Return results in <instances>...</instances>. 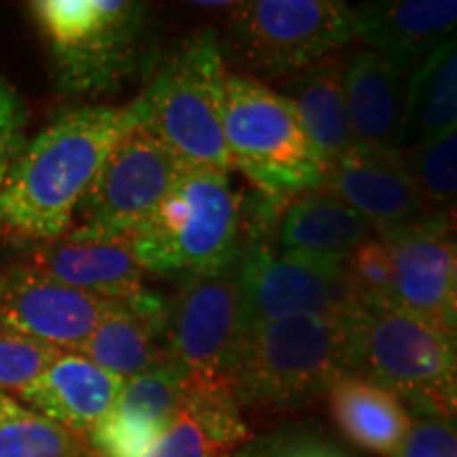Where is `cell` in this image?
Returning a JSON list of instances; mask_svg holds the SVG:
<instances>
[{
    "mask_svg": "<svg viewBox=\"0 0 457 457\" xmlns=\"http://www.w3.org/2000/svg\"><path fill=\"white\" fill-rule=\"evenodd\" d=\"M228 457H350L339 445H335L322 434L303 430V428H286L254 441L244 443Z\"/></svg>",
    "mask_w": 457,
    "mask_h": 457,
    "instance_id": "obj_30",
    "label": "cell"
},
{
    "mask_svg": "<svg viewBox=\"0 0 457 457\" xmlns=\"http://www.w3.org/2000/svg\"><path fill=\"white\" fill-rule=\"evenodd\" d=\"M0 457H89L83 436L0 392Z\"/></svg>",
    "mask_w": 457,
    "mask_h": 457,
    "instance_id": "obj_26",
    "label": "cell"
},
{
    "mask_svg": "<svg viewBox=\"0 0 457 457\" xmlns=\"http://www.w3.org/2000/svg\"><path fill=\"white\" fill-rule=\"evenodd\" d=\"M26 146V138L21 134V129L15 131H4L0 134V187L7 180L11 168L17 162V157L21 155Z\"/></svg>",
    "mask_w": 457,
    "mask_h": 457,
    "instance_id": "obj_33",
    "label": "cell"
},
{
    "mask_svg": "<svg viewBox=\"0 0 457 457\" xmlns=\"http://www.w3.org/2000/svg\"><path fill=\"white\" fill-rule=\"evenodd\" d=\"M222 128L233 168L265 199L288 205L322 188L327 170L299 114L265 83L248 74H227Z\"/></svg>",
    "mask_w": 457,
    "mask_h": 457,
    "instance_id": "obj_7",
    "label": "cell"
},
{
    "mask_svg": "<svg viewBox=\"0 0 457 457\" xmlns=\"http://www.w3.org/2000/svg\"><path fill=\"white\" fill-rule=\"evenodd\" d=\"M225 57L212 28L180 41L155 62L134 100L140 123L185 165L231 171L225 128Z\"/></svg>",
    "mask_w": 457,
    "mask_h": 457,
    "instance_id": "obj_5",
    "label": "cell"
},
{
    "mask_svg": "<svg viewBox=\"0 0 457 457\" xmlns=\"http://www.w3.org/2000/svg\"><path fill=\"white\" fill-rule=\"evenodd\" d=\"M125 384L77 352H62L45 373L20 392L32 411L79 436H87L108 413Z\"/></svg>",
    "mask_w": 457,
    "mask_h": 457,
    "instance_id": "obj_19",
    "label": "cell"
},
{
    "mask_svg": "<svg viewBox=\"0 0 457 457\" xmlns=\"http://www.w3.org/2000/svg\"><path fill=\"white\" fill-rule=\"evenodd\" d=\"M453 220L441 214L379 233L394 262V303L445 333L451 328V276L457 237Z\"/></svg>",
    "mask_w": 457,
    "mask_h": 457,
    "instance_id": "obj_13",
    "label": "cell"
},
{
    "mask_svg": "<svg viewBox=\"0 0 457 457\" xmlns=\"http://www.w3.org/2000/svg\"><path fill=\"white\" fill-rule=\"evenodd\" d=\"M28 111L20 94L0 77V134L21 129L26 123Z\"/></svg>",
    "mask_w": 457,
    "mask_h": 457,
    "instance_id": "obj_32",
    "label": "cell"
},
{
    "mask_svg": "<svg viewBox=\"0 0 457 457\" xmlns=\"http://www.w3.org/2000/svg\"><path fill=\"white\" fill-rule=\"evenodd\" d=\"M356 375L367 377L420 415L457 417V337L394 301L353 313Z\"/></svg>",
    "mask_w": 457,
    "mask_h": 457,
    "instance_id": "obj_6",
    "label": "cell"
},
{
    "mask_svg": "<svg viewBox=\"0 0 457 457\" xmlns=\"http://www.w3.org/2000/svg\"><path fill=\"white\" fill-rule=\"evenodd\" d=\"M244 222V195L228 171L185 165L128 242L145 271L214 276L242 254Z\"/></svg>",
    "mask_w": 457,
    "mask_h": 457,
    "instance_id": "obj_4",
    "label": "cell"
},
{
    "mask_svg": "<svg viewBox=\"0 0 457 457\" xmlns=\"http://www.w3.org/2000/svg\"><path fill=\"white\" fill-rule=\"evenodd\" d=\"M392 457H457V417L420 415Z\"/></svg>",
    "mask_w": 457,
    "mask_h": 457,
    "instance_id": "obj_31",
    "label": "cell"
},
{
    "mask_svg": "<svg viewBox=\"0 0 457 457\" xmlns=\"http://www.w3.org/2000/svg\"><path fill=\"white\" fill-rule=\"evenodd\" d=\"M185 163L145 125H136L112 153L81 199L66 239L114 242L131 233L157 210L179 180Z\"/></svg>",
    "mask_w": 457,
    "mask_h": 457,
    "instance_id": "obj_9",
    "label": "cell"
},
{
    "mask_svg": "<svg viewBox=\"0 0 457 457\" xmlns=\"http://www.w3.org/2000/svg\"><path fill=\"white\" fill-rule=\"evenodd\" d=\"M62 96H100L155 66L151 7L131 0H37Z\"/></svg>",
    "mask_w": 457,
    "mask_h": 457,
    "instance_id": "obj_2",
    "label": "cell"
},
{
    "mask_svg": "<svg viewBox=\"0 0 457 457\" xmlns=\"http://www.w3.org/2000/svg\"><path fill=\"white\" fill-rule=\"evenodd\" d=\"M328 400L343 436L369 453L392 457L413 426L404 404L367 377H341L328 390Z\"/></svg>",
    "mask_w": 457,
    "mask_h": 457,
    "instance_id": "obj_23",
    "label": "cell"
},
{
    "mask_svg": "<svg viewBox=\"0 0 457 457\" xmlns=\"http://www.w3.org/2000/svg\"><path fill=\"white\" fill-rule=\"evenodd\" d=\"M411 77L413 74L390 57L370 49L347 60L345 102L353 146L398 151L403 145Z\"/></svg>",
    "mask_w": 457,
    "mask_h": 457,
    "instance_id": "obj_18",
    "label": "cell"
},
{
    "mask_svg": "<svg viewBox=\"0 0 457 457\" xmlns=\"http://www.w3.org/2000/svg\"><path fill=\"white\" fill-rule=\"evenodd\" d=\"M373 227L327 188L295 197L278 220V239L284 253L350 254L373 237Z\"/></svg>",
    "mask_w": 457,
    "mask_h": 457,
    "instance_id": "obj_24",
    "label": "cell"
},
{
    "mask_svg": "<svg viewBox=\"0 0 457 457\" xmlns=\"http://www.w3.org/2000/svg\"><path fill=\"white\" fill-rule=\"evenodd\" d=\"M250 441L228 384H188L182 409L148 457H228Z\"/></svg>",
    "mask_w": 457,
    "mask_h": 457,
    "instance_id": "obj_21",
    "label": "cell"
},
{
    "mask_svg": "<svg viewBox=\"0 0 457 457\" xmlns=\"http://www.w3.org/2000/svg\"><path fill=\"white\" fill-rule=\"evenodd\" d=\"M244 337L236 265L214 276L185 278L168 303L165 364L188 384L231 386Z\"/></svg>",
    "mask_w": 457,
    "mask_h": 457,
    "instance_id": "obj_11",
    "label": "cell"
},
{
    "mask_svg": "<svg viewBox=\"0 0 457 457\" xmlns=\"http://www.w3.org/2000/svg\"><path fill=\"white\" fill-rule=\"evenodd\" d=\"M352 11L353 38L411 74L457 38V0H386Z\"/></svg>",
    "mask_w": 457,
    "mask_h": 457,
    "instance_id": "obj_16",
    "label": "cell"
},
{
    "mask_svg": "<svg viewBox=\"0 0 457 457\" xmlns=\"http://www.w3.org/2000/svg\"><path fill=\"white\" fill-rule=\"evenodd\" d=\"M165 328L168 303L140 288L112 301L104 320L77 353L128 381L163 367Z\"/></svg>",
    "mask_w": 457,
    "mask_h": 457,
    "instance_id": "obj_17",
    "label": "cell"
},
{
    "mask_svg": "<svg viewBox=\"0 0 457 457\" xmlns=\"http://www.w3.org/2000/svg\"><path fill=\"white\" fill-rule=\"evenodd\" d=\"M114 299L57 284L30 267H20L0 279V327L20 330L60 352H79Z\"/></svg>",
    "mask_w": 457,
    "mask_h": 457,
    "instance_id": "obj_12",
    "label": "cell"
},
{
    "mask_svg": "<svg viewBox=\"0 0 457 457\" xmlns=\"http://www.w3.org/2000/svg\"><path fill=\"white\" fill-rule=\"evenodd\" d=\"M400 151L430 214L453 220L457 216V131Z\"/></svg>",
    "mask_w": 457,
    "mask_h": 457,
    "instance_id": "obj_27",
    "label": "cell"
},
{
    "mask_svg": "<svg viewBox=\"0 0 457 457\" xmlns=\"http://www.w3.org/2000/svg\"><path fill=\"white\" fill-rule=\"evenodd\" d=\"M347 270L360 303L394 301V262L381 237H369L347 254Z\"/></svg>",
    "mask_w": 457,
    "mask_h": 457,
    "instance_id": "obj_29",
    "label": "cell"
},
{
    "mask_svg": "<svg viewBox=\"0 0 457 457\" xmlns=\"http://www.w3.org/2000/svg\"><path fill=\"white\" fill-rule=\"evenodd\" d=\"M60 353L49 343L0 327V392H21L38 379Z\"/></svg>",
    "mask_w": 457,
    "mask_h": 457,
    "instance_id": "obj_28",
    "label": "cell"
},
{
    "mask_svg": "<svg viewBox=\"0 0 457 457\" xmlns=\"http://www.w3.org/2000/svg\"><path fill=\"white\" fill-rule=\"evenodd\" d=\"M451 131H457V38L434 51L411 77L400 148Z\"/></svg>",
    "mask_w": 457,
    "mask_h": 457,
    "instance_id": "obj_25",
    "label": "cell"
},
{
    "mask_svg": "<svg viewBox=\"0 0 457 457\" xmlns=\"http://www.w3.org/2000/svg\"><path fill=\"white\" fill-rule=\"evenodd\" d=\"M347 60L330 55L305 71L290 74L284 98L295 106L303 129L328 171L353 146L345 102Z\"/></svg>",
    "mask_w": 457,
    "mask_h": 457,
    "instance_id": "obj_22",
    "label": "cell"
},
{
    "mask_svg": "<svg viewBox=\"0 0 457 457\" xmlns=\"http://www.w3.org/2000/svg\"><path fill=\"white\" fill-rule=\"evenodd\" d=\"M353 41V11L339 0L233 3L222 57L265 77L296 74Z\"/></svg>",
    "mask_w": 457,
    "mask_h": 457,
    "instance_id": "obj_8",
    "label": "cell"
},
{
    "mask_svg": "<svg viewBox=\"0 0 457 457\" xmlns=\"http://www.w3.org/2000/svg\"><path fill=\"white\" fill-rule=\"evenodd\" d=\"M449 312H451V328L457 337V244L453 253V276H451V301H449Z\"/></svg>",
    "mask_w": 457,
    "mask_h": 457,
    "instance_id": "obj_34",
    "label": "cell"
},
{
    "mask_svg": "<svg viewBox=\"0 0 457 457\" xmlns=\"http://www.w3.org/2000/svg\"><path fill=\"white\" fill-rule=\"evenodd\" d=\"M28 267L57 284L111 299L145 288V270L128 239L74 242L57 237L34 245Z\"/></svg>",
    "mask_w": 457,
    "mask_h": 457,
    "instance_id": "obj_20",
    "label": "cell"
},
{
    "mask_svg": "<svg viewBox=\"0 0 457 457\" xmlns=\"http://www.w3.org/2000/svg\"><path fill=\"white\" fill-rule=\"evenodd\" d=\"M356 375L353 316H288L245 330L231 390L239 407H296Z\"/></svg>",
    "mask_w": 457,
    "mask_h": 457,
    "instance_id": "obj_3",
    "label": "cell"
},
{
    "mask_svg": "<svg viewBox=\"0 0 457 457\" xmlns=\"http://www.w3.org/2000/svg\"><path fill=\"white\" fill-rule=\"evenodd\" d=\"M193 7H202V9H231L233 7V3H208V0H205V3H193Z\"/></svg>",
    "mask_w": 457,
    "mask_h": 457,
    "instance_id": "obj_35",
    "label": "cell"
},
{
    "mask_svg": "<svg viewBox=\"0 0 457 457\" xmlns=\"http://www.w3.org/2000/svg\"><path fill=\"white\" fill-rule=\"evenodd\" d=\"M188 381L168 364L131 377L108 413L87 434L94 457H148L176 420Z\"/></svg>",
    "mask_w": 457,
    "mask_h": 457,
    "instance_id": "obj_15",
    "label": "cell"
},
{
    "mask_svg": "<svg viewBox=\"0 0 457 457\" xmlns=\"http://www.w3.org/2000/svg\"><path fill=\"white\" fill-rule=\"evenodd\" d=\"M245 330L288 316H353L362 303L347 254L279 253L248 244L236 262Z\"/></svg>",
    "mask_w": 457,
    "mask_h": 457,
    "instance_id": "obj_10",
    "label": "cell"
},
{
    "mask_svg": "<svg viewBox=\"0 0 457 457\" xmlns=\"http://www.w3.org/2000/svg\"><path fill=\"white\" fill-rule=\"evenodd\" d=\"M140 125L128 106H79L60 112L24 151L0 187V228L34 242L66 236L102 165Z\"/></svg>",
    "mask_w": 457,
    "mask_h": 457,
    "instance_id": "obj_1",
    "label": "cell"
},
{
    "mask_svg": "<svg viewBox=\"0 0 457 457\" xmlns=\"http://www.w3.org/2000/svg\"><path fill=\"white\" fill-rule=\"evenodd\" d=\"M379 233L426 219L430 210L411 179L403 151H367L352 146L330 165L324 185Z\"/></svg>",
    "mask_w": 457,
    "mask_h": 457,
    "instance_id": "obj_14",
    "label": "cell"
}]
</instances>
